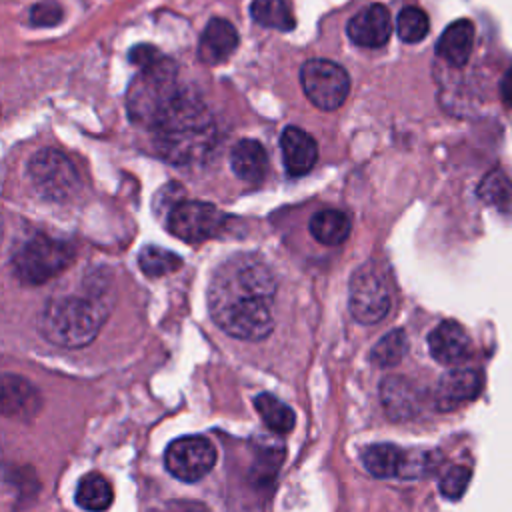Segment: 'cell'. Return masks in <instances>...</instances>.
<instances>
[{
  "label": "cell",
  "instance_id": "cell-12",
  "mask_svg": "<svg viewBox=\"0 0 512 512\" xmlns=\"http://www.w3.org/2000/svg\"><path fill=\"white\" fill-rule=\"evenodd\" d=\"M346 32L356 46H362V48L384 46L392 34L388 8L382 4H370L362 8L350 18Z\"/></svg>",
  "mask_w": 512,
  "mask_h": 512
},
{
  "label": "cell",
  "instance_id": "cell-17",
  "mask_svg": "<svg viewBox=\"0 0 512 512\" xmlns=\"http://www.w3.org/2000/svg\"><path fill=\"white\" fill-rule=\"evenodd\" d=\"M474 48V24L466 18L452 22L436 42V54L450 66H464Z\"/></svg>",
  "mask_w": 512,
  "mask_h": 512
},
{
  "label": "cell",
  "instance_id": "cell-25",
  "mask_svg": "<svg viewBox=\"0 0 512 512\" xmlns=\"http://www.w3.org/2000/svg\"><path fill=\"white\" fill-rule=\"evenodd\" d=\"M478 196L482 198V202L498 208L500 212L512 210V180H510V176L502 170L488 172L478 186Z\"/></svg>",
  "mask_w": 512,
  "mask_h": 512
},
{
  "label": "cell",
  "instance_id": "cell-6",
  "mask_svg": "<svg viewBox=\"0 0 512 512\" xmlns=\"http://www.w3.org/2000/svg\"><path fill=\"white\" fill-rule=\"evenodd\" d=\"M32 188L46 200L64 202L72 198L80 186L78 172L74 164L54 148L38 150L26 168Z\"/></svg>",
  "mask_w": 512,
  "mask_h": 512
},
{
  "label": "cell",
  "instance_id": "cell-24",
  "mask_svg": "<svg viewBox=\"0 0 512 512\" xmlns=\"http://www.w3.org/2000/svg\"><path fill=\"white\" fill-rule=\"evenodd\" d=\"M250 16L264 28L288 32L296 26V18L286 0H254Z\"/></svg>",
  "mask_w": 512,
  "mask_h": 512
},
{
  "label": "cell",
  "instance_id": "cell-13",
  "mask_svg": "<svg viewBox=\"0 0 512 512\" xmlns=\"http://www.w3.org/2000/svg\"><path fill=\"white\" fill-rule=\"evenodd\" d=\"M428 350L436 362L456 366L468 358L470 338L458 322L444 320L428 334Z\"/></svg>",
  "mask_w": 512,
  "mask_h": 512
},
{
  "label": "cell",
  "instance_id": "cell-20",
  "mask_svg": "<svg viewBox=\"0 0 512 512\" xmlns=\"http://www.w3.org/2000/svg\"><path fill=\"white\" fill-rule=\"evenodd\" d=\"M362 462L366 470L376 478H392L402 476L406 450L394 444H370L362 452Z\"/></svg>",
  "mask_w": 512,
  "mask_h": 512
},
{
  "label": "cell",
  "instance_id": "cell-16",
  "mask_svg": "<svg viewBox=\"0 0 512 512\" xmlns=\"http://www.w3.org/2000/svg\"><path fill=\"white\" fill-rule=\"evenodd\" d=\"M42 400L38 390L24 378L6 374L2 378V412L8 418H32Z\"/></svg>",
  "mask_w": 512,
  "mask_h": 512
},
{
  "label": "cell",
  "instance_id": "cell-26",
  "mask_svg": "<svg viewBox=\"0 0 512 512\" xmlns=\"http://www.w3.org/2000/svg\"><path fill=\"white\" fill-rule=\"evenodd\" d=\"M138 266L146 276L158 278V276H166V274L178 270L182 266V258L166 248L150 244L140 250Z\"/></svg>",
  "mask_w": 512,
  "mask_h": 512
},
{
  "label": "cell",
  "instance_id": "cell-29",
  "mask_svg": "<svg viewBox=\"0 0 512 512\" xmlns=\"http://www.w3.org/2000/svg\"><path fill=\"white\" fill-rule=\"evenodd\" d=\"M470 482V468L452 466L440 480V492L448 500H458Z\"/></svg>",
  "mask_w": 512,
  "mask_h": 512
},
{
  "label": "cell",
  "instance_id": "cell-15",
  "mask_svg": "<svg viewBox=\"0 0 512 512\" xmlns=\"http://www.w3.org/2000/svg\"><path fill=\"white\" fill-rule=\"evenodd\" d=\"M238 48V32L224 18H212L198 42V56L204 64H220Z\"/></svg>",
  "mask_w": 512,
  "mask_h": 512
},
{
  "label": "cell",
  "instance_id": "cell-34",
  "mask_svg": "<svg viewBox=\"0 0 512 512\" xmlns=\"http://www.w3.org/2000/svg\"><path fill=\"white\" fill-rule=\"evenodd\" d=\"M184 512H202L200 508H188V510H184Z\"/></svg>",
  "mask_w": 512,
  "mask_h": 512
},
{
  "label": "cell",
  "instance_id": "cell-4",
  "mask_svg": "<svg viewBox=\"0 0 512 512\" xmlns=\"http://www.w3.org/2000/svg\"><path fill=\"white\" fill-rule=\"evenodd\" d=\"M126 94V110L136 124L152 128L168 106L182 94L176 82V64L160 56L156 62L138 68Z\"/></svg>",
  "mask_w": 512,
  "mask_h": 512
},
{
  "label": "cell",
  "instance_id": "cell-19",
  "mask_svg": "<svg viewBox=\"0 0 512 512\" xmlns=\"http://www.w3.org/2000/svg\"><path fill=\"white\" fill-rule=\"evenodd\" d=\"M382 406L394 420H406L412 418L418 412V394L414 386L400 376H390L382 382L380 388Z\"/></svg>",
  "mask_w": 512,
  "mask_h": 512
},
{
  "label": "cell",
  "instance_id": "cell-3",
  "mask_svg": "<svg viewBox=\"0 0 512 512\" xmlns=\"http://www.w3.org/2000/svg\"><path fill=\"white\" fill-rule=\"evenodd\" d=\"M106 316V308L96 298L56 296L42 308L38 330L56 346L80 348L96 338Z\"/></svg>",
  "mask_w": 512,
  "mask_h": 512
},
{
  "label": "cell",
  "instance_id": "cell-5",
  "mask_svg": "<svg viewBox=\"0 0 512 512\" xmlns=\"http://www.w3.org/2000/svg\"><path fill=\"white\" fill-rule=\"evenodd\" d=\"M72 260L74 248L68 242L36 234L14 250L10 264L20 282L38 286L66 270Z\"/></svg>",
  "mask_w": 512,
  "mask_h": 512
},
{
  "label": "cell",
  "instance_id": "cell-10",
  "mask_svg": "<svg viewBox=\"0 0 512 512\" xmlns=\"http://www.w3.org/2000/svg\"><path fill=\"white\" fill-rule=\"evenodd\" d=\"M216 464V448L204 436H182L168 444L164 452L166 470L184 482L204 478Z\"/></svg>",
  "mask_w": 512,
  "mask_h": 512
},
{
  "label": "cell",
  "instance_id": "cell-22",
  "mask_svg": "<svg viewBox=\"0 0 512 512\" xmlns=\"http://www.w3.org/2000/svg\"><path fill=\"white\" fill-rule=\"evenodd\" d=\"M114 492L110 482L98 474L90 472L80 478L76 488V504L88 512H104L112 506Z\"/></svg>",
  "mask_w": 512,
  "mask_h": 512
},
{
  "label": "cell",
  "instance_id": "cell-28",
  "mask_svg": "<svg viewBox=\"0 0 512 512\" xmlns=\"http://www.w3.org/2000/svg\"><path fill=\"white\" fill-rule=\"evenodd\" d=\"M428 30H430V22L422 8L406 6L400 10V14L396 18V32L402 42L416 44V42L424 40Z\"/></svg>",
  "mask_w": 512,
  "mask_h": 512
},
{
  "label": "cell",
  "instance_id": "cell-14",
  "mask_svg": "<svg viewBox=\"0 0 512 512\" xmlns=\"http://www.w3.org/2000/svg\"><path fill=\"white\" fill-rule=\"evenodd\" d=\"M280 150L284 168L294 178L308 174L318 160L316 140L298 126H288L282 130Z\"/></svg>",
  "mask_w": 512,
  "mask_h": 512
},
{
  "label": "cell",
  "instance_id": "cell-21",
  "mask_svg": "<svg viewBox=\"0 0 512 512\" xmlns=\"http://www.w3.org/2000/svg\"><path fill=\"white\" fill-rule=\"evenodd\" d=\"M310 234L324 246H338L350 234V218L336 208H324L310 218Z\"/></svg>",
  "mask_w": 512,
  "mask_h": 512
},
{
  "label": "cell",
  "instance_id": "cell-7",
  "mask_svg": "<svg viewBox=\"0 0 512 512\" xmlns=\"http://www.w3.org/2000/svg\"><path fill=\"white\" fill-rule=\"evenodd\" d=\"M348 306L360 324H376L390 312L392 294L384 274L374 264H364L352 274Z\"/></svg>",
  "mask_w": 512,
  "mask_h": 512
},
{
  "label": "cell",
  "instance_id": "cell-2",
  "mask_svg": "<svg viewBox=\"0 0 512 512\" xmlns=\"http://www.w3.org/2000/svg\"><path fill=\"white\" fill-rule=\"evenodd\" d=\"M150 130L156 152L172 164L198 162L216 144L212 114L200 98L184 90Z\"/></svg>",
  "mask_w": 512,
  "mask_h": 512
},
{
  "label": "cell",
  "instance_id": "cell-33",
  "mask_svg": "<svg viewBox=\"0 0 512 512\" xmlns=\"http://www.w3.org/2000/svg\"><path fill=\"white\" fill-rule=\"evenodd\" d=\"M500 96H502V102L512 108V66L504 72L502 76V82H500Z\"/></svg>",
  "mask_w": 512,
  "mask_h": 512
},
{
  "label": "cell",
  "instance_id": "cell-30",
  "mask_svg": "<svg viewBox=\"0 0 512 512\" xmlns=\"http://www.w3.org/2000/svg\"><path fill=\"white\" fill-rule=\"evenodd\" d=\"M62 6L54 0L36 2L30 8V22L34 26H56L62 20Z\"/></svg>",
  "mask_w": 512,
  "mask_h": 512
},
{
  "label": "cell",
  "instance_id": "cell-27",
  "mask_svg": "<svg viewBox=\"0 0 512 512\" xmlns=\"http://www.w3.org/2000/svg\"><path fill=\"white\" fill-rule=\"evenodd\" d=\"M408 350V338L404 330H390L384 334L370 352V362L380 368L396 366Z\"/></svg>",
  "mask_w": 512,
  "mask_h": 512
},
{
  "label": "cell",
  "instance_id": "cell-32",
  "mask_svg": "<svg viewBox=\"0 0 512 512\" xmlns=\"http://www.w3.org/2000/svg\"><path fill=\"white\" fill-rule=\"evenodd\" d=\"M160 56L162 54L154 46H150V44H138V46H134L130 50V62L136 64L138 68H144V66L152 64V62H156Z\"/></svg>",
  "mask_w": 512,
  "mask_h": 512
},
{
  "label": "cell",
  "instance_id": "cell-11",
  "mask_svg": "<svg viewBox=\"0 0 512 512\" xmlns=\"http://www.w3.org/2000/svg\"><path fill=\"white\" fill-rule=\"evenodd\" d=\"M482 390V374L474 368H454L446 372L434 390V406L440 412L456 410L474 400Z\"/></svg>",
  "mask_w": 512,
  "mask_h": 512
},
{
  "label": "cell",
  "instance_id": "cell-31",
  "mask_svg": "<svg viewBox=\"0 0 512 512\" xmlns=\"http://www.w3.org/2000/svg\"><path fill=\"white\" fill-rule=\"evenodd\" d=\"M182 200H186V198H184V188H182L178 182H170L168 186H164V188L158 192L156 202H154V210H156V214L160 212V214L168 216L170 210H172L174 206H178Z\"/></svg>",
  "mask_w": 512,
  "mask_h": 512
},
{
  "label": "cell",
  "instance_id": "cell-23",
  "mask_svg": "<svg viewBox=\"0 0 512 512\" xmlns=\"http://www.w3.org/2000/svg\"><path fill=\"white\" fill-rule=\"evenodd\" d=\"M254 408L258 410V414L262 416L264 424L272 430V432H278V434H286L294 428L296 424V416H294V410L284 404L282 400H278L276 396L268 394V392H262L254 398Z\"/></svg>",
  "mask_w": 512,
  "mask_h": 512
},
{
  "label": "cell",
  "instance_id": "cell-8",
  "mask_svg": "<svg viewBox=\"0 0 512 512\" xmlns=\"http://www.w3.org/2000/svg\"><path fill=\"white\" fill-rule=\"evenodd\" d=\"M300 82L306 98L320 110H336L350 92L348 72L330 60H308L300 68Z\"/></svg>",
  "mask_w": 512,
  "mask_h": 512
},
{
  "label": "cell",
  "instance_id": "cell-1",
  "mask_svg": "<svg viewBox=\"0 0 512 512\" xmlns=\"http://www.w3.org/2000/svg\"><path fill=\"white\" fill-rule=\"evenodd\" d=\"M274 292L276 278L270 266L256 254H236L212 274L208 310L226 334L248 342L264 340L274 326Z\"/></svg>",
  "mask_w": 512,
  "mask_h": 512
},
{
  "label": "cell",
  "instance_id": "cell-9",
  "mask_svg": "<svg viewBox=\"0 0 512 512\" xmlns=\"http://www.w3.org/2000/svg\"><path fill=\"white\" fill-rule=\"evenodd\" d=\"M226 216L208 202L182 200L166 216V228L182 242L198 244L220 232Z\"/></svg>",
  "mask_w": 512,
  "mask_h": 512
},
{
  "label": "cell",
  "instance_id": "cell-18",
  "mask_svg": "<svg viewBox=\"0 0 512 512\" xmlns=\"http://www.w3.org/2000/svg\"><path fill=\"white\" fill-rule=\"evenodd\" d=\"M230 166L240 180L258 184L268 172V156L264 146L252 138L236 142L230 150Z\"/></svg>",
  "mask_w": 512,
  "mask_h": 512
}]
</instances>
